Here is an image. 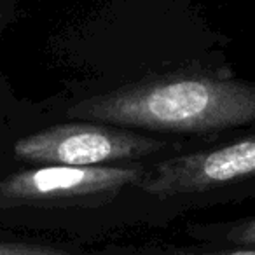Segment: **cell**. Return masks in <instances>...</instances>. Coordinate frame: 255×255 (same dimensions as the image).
Returning a JSON list of instances; mask_svg holds the SVG:
<instances>
[{"label":"cell","mask_w":255,"mask_h":255,"mask_svg":"<svg viewBox=\"0 0 255 255\" xmlns=\"http://www.w3.org/2000/svg\"><path fill=\"white\" fill-rule=\"evenodd\" d=\"M81 121L175 136L210 140L255 124V84L205 68L147 75L75 103Z\"/></svg>","instance_id":"6da1fadb"},{"label":"cell","mask_w":255,"mask_h":255,"mask_svg":"<svg viewBox=\"0 0 255 255\" xmlns=\"http://www.w3.org/2000/svg\"><path fill=\"white\" fill-rule=\"evenodd\" d=\"M163 206L205 205L255 194V128L224 140H205L149 164L142 184Z\"/></svg>","instance_id":"7a4b0ae2"},{"label":"cell","mask_w":255,"mask_h":255,"mask_svg":"<svg viewBox=\"0 0 255 255\" xmlns=\"http://www.w3.org/2000/svg\"><path fill=\"white\" fill-rule=\"evenodd\" d=\"M199 142L205 140L175 138L74 119L18 140L14 154L35 166L91 168L149 163L191 149Z\"/></svg>","instance_id":"3957f363"},{"label":"cell","mask_w":255,"mask_h":255,"mask_svg":"<svg viewBox=\"0 0 255 255\" xmlns=\"http://www.w3.org/2000/svg\"><path fill=\"white\" fill-rule=\"evenodd\" d=\"M150 163L28 168L0 180V208L103 210L124 199L149 198L142 184Z\"/></svg>","instance_id":"277c9868"},{"label":"cell","mask_w":255,"mask_h":255,"mask_svg":"<svg viewBox=\"0 0 255 255\" xmlns=\"http://www.w3.org/2000/svg\"><path fill=\"white\" fill-rule=\"evenodd\" d=\"M198 234L208 240H217L222 243L236 245V247L255 248V217L220 224V226L198 227Z\"/></svg>","instance_id":"5b68a950"},{"label":"cell","mask_w":255,"mask_h":255,"mask_svg":"<svg viewBox=\"0 0 255 255\" xmlns=\"http://www.w3.org/2000/svg\"><path fill=\"white\" fill-rule=\"evenodd\" d=\"M0 255H70V254L65 250H60V248L46 247V245L0 241Z\"/></svg>","instance_id":"8992f818"},{"label":"cell","mask_w":255,"mask_h":255,"mask_svg":"<svg viewBox=\"0 0 255 255\" xmlns=\"http://www.w3.org/2000/svg\"><path fill=\"white\" fill-rule=\"evenodd\" d=\"M171 255H255V248L240 247L234 250H220V252H180Z\"/></svg>","instance_id":"52a82bcc"}]
</instances>
